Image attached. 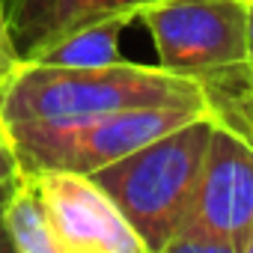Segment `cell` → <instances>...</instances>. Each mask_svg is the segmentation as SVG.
Listing matches in <instances>:
<instances>
[{"instance_id":"6da1fadb","label":"cell","mask_w":253,"mask_h":253,"mask_svg":"<svg viewBox=\"0 0 253 253\" xmlns=\"http://www.w3.org/2000/svg\"><path fill=\"white\" fill-rule=\"evenodd\" d=\"M131 107H209L194 78L161 66H45L21 60L0 86V125L9 122H75Z\"/></svg>"},{"instance_id":"7a4b0ae2","label":"cell","mask_w":253,"mask_h":253,"mask_svg":"<svg viewBox=\"0 0 253 253\" xmlns=\"http://www.w3.org/2000/svg\"><path fill=\"white\" fill-rule=\"evenodd\" d=\"M247 84L232 78L203 86L214 131L188 217L164 253H244L253 235V125L235 101Z\"/></svg>"},{"instance_id":"3957f363","label":"cell","mask_w":253,"mask_h":253,"mask_svg":"<svg viewBox=\"0 0 253 253\" xmlns=\"http://www.w3.org/2000/svg\"><path fill=\"white\" fill-rule=\"evenodd\" d=\"M211 131L214 113L209 110L125 158L86 173L107 191L131 229L143 238L146 253H164L188 217Z\"/></svg>"},{"instance_id":"277c9868","label":"cell","mask_w":253,"mask_h":253,"mask_svg":"<svg viewBox=\"0 0 253 253\" xmlns=\"http://www.w3.org/2000/svg\"><path fill=\"white\" fill-rule=\"evenodd\" d=\"M209 110L211 107H131L75 122H9L3 131L18 173H92Z\"/></svg>"},{"instance_id":"5b68a950","label":"cell","mask_w":253,"mask_h":253,"mask_svg":"<svg viewBox=\"0 0 253 253\" xmlns=\"http://www.w3.org/2000/svg\"><path fill=\"white\" fill-rule=\"evenodd\" d=\"M137 18L158 66L179 78L211 84L247 72V0H155Z\"/></svg>"},{"instance_id":"8992f818","label":"cell","mask_w":253,"mask_h":253,"mask_svg":"<svg viewBox=\"0 0 253 253\" xmlns=\"http://www.w3.org/2000/svg\"><path fill=\"white\" fill-rule=\"evenodd\" d=\"M33 176L48 203L60 253H146L143 238L92 176L72 170Z\"/></svg>"},{"instance_id":"52a82bcc","label":"cell","mask_w":253,"mask_h":253,"mask_svg":"<svg viewBox=\"0 0 253 253\" xmlns=\"http://www.w3.org/2000/svg\"><path fill=\"white\" fill-rule=\"evenodd\" d=\"M134 21V15H110L69 30L51 42L33 48L24 60L45 66H113L125 57L119 54V33Z\"/></svg>"},{"instance_id":"ba28073f","label":"cell","mask_w":253,"mask_h":253,"mask_svg":"<svg viewBox=\"0 0 253 253\" xmlns=\"http://www.w3.org/2000/svg\"><path fill=\"white\" fill-rule=\"evenodd\" d=\"M3 229L15 253H60L48 203L33 173H18L3 197Z\"/></svg>"},{"instance_id":"9c48e42d","label":"cell","mask_w":253,"mask_h":253,"mask_svg":"<svg viewBox=\"0 0 253 253\" xmlns=\"http://www.w3.org/2000/svg\"><path fill=\"white\" fill-rule=\"evenodd\" d=\"M149 3H155V0H57L42 24L36 48L42 42L66 36L69 30L84 27V24L98 21V18H110V15H134L137 18V12Z\"/></svg>"},{"instance_id":"30bf717a","label":"cell","mask_w":253,"mask_h":253,"mask_svg":"<svg viewBox=\"0 0 253 253\" xmlns=\"http://www.w3.org/2000/svg\"><path fill=\"white\" fill-rule=\"evenodd\" d=\"M57 0H6V12H9V27L15 36V45L21 51V57H27L42 33V24L48 18V12L54 9Z\"/></svg>"},{"instance_id":"8fae6325","label":"cell","mask_w":253,"mask_h":253,"mask_svg":"<svg viewBox=\"0 0 253 253\" xmlns=\"http://www.w3.org/2000/svg\"><path fill=\"white\" fill-rule=\"evenodd\" d=\"M21 51L15 45L12 27H9V12H6V0H0V86L6 84V78L21 66Z\"/></svg>"},{"instance_id":"7c38bea8","label":"cell","mask_w":253,"mask_h":253,"mask_svg":"<svg viewBox=\"0 0 253 253\" xmlns=\"http://www.w3.org/2000/svg\"><path fill=\"white\" fill-rule=\"evenodd\" d=\"M15 176H18V164H15V155H12V146L6 140L3 125H0V185H9Z\"/></svg>"},{"instance_id":"4fadbf2b","label":"cell","mask_w":253,"mask_h":253,"mask_svg":"<svg viewBox=\"0 0 253 253\" xmlns=\"http://www.w3.org/2000/svg\"><path fill=\"white\" fill-rule=\"evenodd\" d=\"M235 101H238V107H241V113L250 119V125H253V84H247L244 89H238L235 92Z\"/></svg>"},{"instance_id":"5bb4252c","label":"cell","mask_w":253,"mask_h":253,"mask_svg":"<svg viewBox=\"0 0 253 253\" xmlns=\"http://www.w3.org/2000/svg\"><path fill=\"white\" fill-rule=\"evenodd\" d=\"M247 72L253 78V0H247Z\"/></svg>"},{"instance_id":"9a60e30c","label":"cell","mask_w":253,"mask_h":253,"mask_svg":"<svg viewBox=\"0 0 253 253\" xmlns=\"http://www.w3.org/2000/svg\"><path fill=\"white\" fill-rule=\"evenodd\" d=\"M12 185V182H9ZM9 185H0V211H3V197H6V188ZM0 253H12V244L6 238V229H3V217H0Z\"/></svg>"},{"instance_id":"2e32d148","label":"cell","mask_w":253,"mask_h":253,"mask_svg":"<svg viewBox=\"0 0 253 253\" xmlns=\"http://www.w3.org/2000/svg\"><path fill=\"white\" fill-rule=\"evenodd\" d=\"M244 253H253V235H250V241H247V247H244Z\"/></svg>"}]
</instances>
